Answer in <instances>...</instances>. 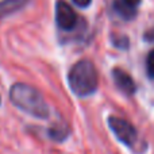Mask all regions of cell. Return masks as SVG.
<instances>
[{"instance_id": "obj_1", "label": "cell", "mask_w": 154, "mask_h": 154, "mask_svg": "<svg viewBox=\"0 0 154 154\" xmlns=\"http://www.w3.org/2000/svg\"><path fill=\"white\" fill-rule=\"evenodd\" d=\"M8 96L14 106L31 116L38 119H46L50 116V108L46 100L39 91L31 85L16 82L10 88Z\"/></svg>"}, {"instance_id": "obj_2", "label": "cell", "mask_w": 154, "mask_h": 154, "mask_svg": "<svg viewBox=\"0 0 154 154\" xmlns=\"http://www.w3.org/2000/svg\"><path fill=\"white\" fill-rule=\"evenodd\" d=\"M72 92L79 97H87L97 89L99 77L95 65L89 60H80L72 66L68 75Z\"/></svg>"}, {"instance_id": "obj_3", "label": "cell", "mask_w": 154, "mask_h": 154, "mask_svg": "<svg viewBox=\"0 0 154 154\" xmlns=\"http://www.w3.org/2000/svg\"><path fill=\"white\" fill-rule=\"evenodd\" d=\"M108 126L112 130V133L115 134V137L122 143H125L127 147L137 149L138 145H142V142L139 141V137H138L135 127L130 122L122 119V118H118V116H109Z\"/></svg>"}, {"instance_id": "obj_4", "label": "cell", "mask_w": 154, "mask_h": 154, "mask_svg": "<svg viewBox=\"0 0 154 154\" xmlns=\"http://www.w3.org/2000/svg\"><path fill=\"white\" fill-rule=\"evenodd\" d=\"M77 14L66 2H57L56 4V23L61 30L70 31L77 26Z\"/></svg>"}, {"instance_id": "obj_5", "label": "cell", "mask_w": 154, "mask_h": 154, "mask_svg": "<svg viewBox=\"0 0 154 154\" xmlns=\"http://www.w3.org/2000/svg\"><path fill=\"white\" fill-rule=\"evenodd\" d=\"M112 79L115 81V85L126 95H133L135 92V82H134L133 77L128 75L126 70L120 69V68H115L112 70Z\"/></svg>"}, {"instance_id": "obj_6", "label": "cell", "mask_w": 154, "mask_h": 154, "mask_svg": "<svg viewBox=\"0 0 154 154\" xmlns=\"http://www.w3.org/2000/svg\"><path fill=\"white\" fill-rule=\"evenodd\" d=\"M29 3L30 0H2L0 2V18H7L23 10Z\"/></svg>"}, {"instance_id": "obj_7", "label": "cell", "mask_w": 154, "mask_h": 154, "mask_svg": "<svg viewBox=\"0 0 154 154\" xmlns=\"http://www.w3.org/2000/svg\"><path fill=\"white\" fill-rule=\"evenodd\" d=\"M114 11L125 20H131L137 16V11L135 7L133 5H128L127 3L122 2V0H114Z\"/></svg>"}, {"instance_id": "obj_8", "label": "cell", "mask_w": 154, "mask_h": 154, "mask_svg": "<svg viewBox=\"0 0 154 154\" xmlns=\"http://www.w3.org/2000/svg\"><path fill=\"white\" fill-rule=\"evenodd\" d=\"M69 135V127L65 122H58L54 123L50 128H49V137H50L53 141L57 142H62L68 138Z\"/></svg>"}, {"instance_id": "obj_9", "label": "cell", "mask_w": 154, "mask_h": 154, "mask_svg": "<svg viewBox=\"0 0 154 154\" xmlns=\"http://www.w3.org/2000/svg\"><path fill=\"white\" fill-rule=\"evenodd\" d=\"M146 72L150 79H154V49L149 51L146 57Z\"/></svg>"}, {"instance_id": "obj_10", "label": "cell", "mask_w": 154, "mask_h": 154, "mask_svg": "<svg viewBox=\"0 0 154 154\" xmlns=\"http://www.w3.org/2000/svg\"><path fill=\"white\" fill-rule=\"evenodd\" d=\"M112 42L116 48H120V49H127L128 48V38L122 35V37H114L112 38Z\"/></svg>"}, {"instance_id": "obj_11", "label": "cell", "mask_w": 154, "mask_h": 154, "mask_svg": "<svg viewBox=\"0 0 154 154\" xmlns=\"http://www.w3.org/2000/svg\"><path fill=\"white\" fill-rule=\"evenodd\" d=\"M143 38H145V41H147V42H154V26L145 32Z\"/></svg>"}, {"instance_id": "obj_12", "label": "cell", "mask_w": 154, "mask_h": 154, "mask_svg": "<svg viewBox=\"0 0 154 154\" xmlns=\"http://www.w3.org/2000/svg\"><path fill=\"white\" fill-rule=\"evenodd\" d=\"M73 3L77 5V7H80V8H87L88 5L91 4V2L92 0H72Z\"/></svg>"}, {"instance_id": "obj_13", "label": "cell", "mask_w": 154, "mask_h": 154, "mask_svg": "<svg viewBox=\"0 0 154 154\" xmlns=\"http://www.w3.org/2000/svg\"><path fill=\"white\" fill-rule=\"evenodd\" d=\"M122 2L127 3L128 5H133V7H138L141 4V0H122Z\"/></svg>"}, {"instance_id": "obj_14", "label": "cell", "mask_w": 154, "mask_h": 154, "mask_svg": "<svg viewBox=\"0 0 154 154\" xmlns=\"http://www.w3.org/2000/svg\"><path fill=\"white\" fill-rule=\"evenodd\" d=\"M0 103H2V100H0Z\"/></svg>"}]
</instances>
